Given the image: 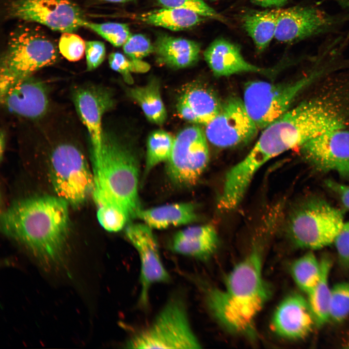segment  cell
<instances>
[{"label":"cell","instance_id":"836d02e7","mask_svg":"<svg viewBox=\"0 0 349 349\" xmlns=\"http://www.w3.org/2000/svg\"><path fill=\"white\" fill-rule=\"evenodd\" d=\"M59 49L62 55L68 61H77L84 55L85 42L73 32H63L60 38Z\"/></svg>","mask_w":349,"mask_h":349},{"label":"cell","instance_id":"60d3db41","mask_svg":"<svg viewBox=\"0 0 349 349\" xmlns=\"http://www.w3.org/2000/svg\"><path fill=\"white\" fill-rule=\"evenodd\" d=\"M5 140V133L4 131H1L0 136V155L1 159H2V157L4 151Z\"/></svg>","mask_w":349,"mask_h":349},{"label":"cell","instance_id":"603a6c76","mask_svg":"<svg viewBox=\"0 0 349 349\" xmlns=\"http://www.w3.org/2000/svg\"><path fill=\"white\" fill-rule=\"evenodd\" d=\"M278 14L277 8L252 12L243 17V27L260 52L268 47L274 37Z\"/></svg>","mask_w":349,"mask_h":349},{"label":"cell","instance_id":"44dd1931","mask_svg":"<svg viewBox=\"0 0 349 349\" xmlns=\"http://www.w3.org/2000/svg\"><path fill=\"white\" fill-rule=\"evenodd\" d=\"M137 217L151 228L160 229L191 223L197 220V215L192 204L181 203L142 209Z\"/></svg>","mask_w":349,"mask_h":349},{"label":"cell","instance_id":"cb8c5ba5","mask_svg":"<svg viewBox=\"0 0 349 349\" xmlns=\"http://www.w3.org/2000/svg\"><path fill=\"white\" fill-rule=\"evenodd\" d=\"M190 107L197 124L205 126L219 113L222 103L211 89L201 85H194L187 89L180 97Z\"/></svg>","mask_w":349,"mask_h":349},{"label":"cell","instance_id":"6da1fadb","mask_svg":"<svg viewBox=\"0 0 349 349\" xmlns=\"http://www.w3.org/2000/svg\"><path fill=\"white\" fill-rule=\"evenodd\" d=\"M68 206L56 195L24 198L4 211L1 229L23 247L42 269L59 271L65 269L69 261L67 252Z\"/></svg>","mask_w":349,"mask_h":349},{"label":"cell","instance_id":"52a82bcc","mask_svg":"<svg viewBox=\"0 0 349 349\" xmlns=\"http://www.w3.org/2000/svg\"><path fill=\"white\" fill-rule=\"evenodd\" d=\"M127 349L201 348L181 299H171L147 326L132 335L125 344Z\"/></svg>","mask_w":349,"mask_h":349},{"label":"cell","instance_id":"f35d334b","mask_svg":"<svg viewBox=\"0 0 349 349\" xmlns=\"http://www.w3.org/2000/svg\"><path fill=\"white\" fill-rule=\"evenodd\" d=\"M178 112L183 119L191 123L197 124V120L193 111L181 98H180L177 104Z\"/></svg>","mask_w":349,"mask_h":349},{"label":"cell","instance_id":"74e56055","mask_svg":"<svg viewBox=\"0 0 349 349\" xmlns=\"http://www.w3.org/2000/svg\"><path fill=\"white\" fill-rule=\"evenodd\" d=\"M326 184L329 189L337 195L343 206L349 210V185L332 180H327Z\"/></svg>","mask_w":349,"mask_h":349},{"label":"cell","instance_id":"9a60e30c","mask_svg":"<svg viewBox=\"0 0 349 349\" xmlns=\"http://www.w3.org/2000/svg\"><path fill=\"white\" fill-rule=\"evenodd\" d=\"M72 99L77 112L88 131L91 154L101 148L103 130L102 118L111 109L113 100L111 93L93 85L78 86L72 92Z\"/></svg>","mask_w":349,"mask_h":349},{"label":"cell","instance_id":"ba28073f","mask_svg":"<svg viewBox=\"0 0 349 349\" xmlns=\"http://www.w3.org/2000/svg\"><path fill=\"white\" fill-rule=\"evenodd\" d=\"M344 223L340 211L323 199L313 198L293 210L287 231L297 246L319 249L334 242Z\"/></svg>","mask_w":349,"mask_h":349},{"label":"cell","instance_id":"4fadbf2b","mask_svg":"<svg viewBox=\"0 0 349 349\" xmlns=\"http://www.w3.org/2000/svg\"><path fill=\"white\" fill-rule=\"evenodd\" d=\"M306 161L321 172L334 171L349 178V130L344 127L325 132L300 147Z\"/></svg>","mask_w":349,"mask_h":349},{"label":"cell","instance_id":"83f0119b","mask_svg":"<svg viewBox=\"0 0 349 349\" xmlns=\"http://www.w3.org/2000/svg\"><path fill=\"white\" fill-rule=\"evenodd\" d=\"M174 138L162 130L152 132L147 142L145 174L159 163L167 161L172 152Z\"/></svg>","mask_w":349,"mask_h":349},{"label":"cell","instance_id":"ab89813d","mask_svg":"<svg viewBox=\"0 0 349 349\" xmlns=\"http://www.w3.org/2000/svg\"><path fill=\"white\" fill-rule=\"evenodd\" d=\"M254 3L263 7H281L289 0H251Z\"/></svg>","mask_w":349,"mask_h":349},{"label":"cell","instance_id":"b9f144b4","mask_svg":"<svg viewBox=\"0 0 349 349\" xmlns=\"http://www.w3.org/2000/svg\"><path fill=\"white\" fill-rule=\"evenodd\" d=\"M105 1L114 3H124L133 1L134 0H103Z\"/></svg>","mask_w":349,"mask_h":349},{"label":"cell","instance_id":"f546056e","mask_svg":"<svg viewBox=\"0 0 349 349\" xmlns=\"http://www.w3.org/2000/svg\"><path fill=\"white\" fill-rule=\"evenodd\" d=\"M85 27L92 30L115 47L123 46L131 35L127 24L117 22L97 23L87 21Z\"/></svg>","mask_w":349,"mask_h":349},{"label":"cell","instance_id":"2e32d148","mask_svg":"<svg viewBox=\"0 0 349 349\" xmlns=\"http://www.w3.org/2000/svg\"><path fill=\"white\" fill-rule=\"evenodd\" d=\"M0 101L11 112L36 119L44 116L48 110V90L44 82L31 76L11 85L0 95Z\"/></svg>","mask_w":349,"mask_h":349},{"label":"cell","instance_id":"ffe728a7","mask_svg":"<svg viewBox=\"0 0 349 349\" xmlns=\"http://www.w3.org/2000/svg\"><path fill=\"white\" fill-rule=\"evenodd\" d=\"M158 62L179 69L194 64L199 59L201 46L198 42L165 33L159 34L153 44Z\"/></svg>","mask_w":349,"mask_h":349},{"label":"cell","instance_id":"8992f818","mask_svg":"<svg viewBox=\"0 0 349 349\" xmlns=\"http://www.w3.org/2000/svg\"><path fill=\"white\" fill-rule=\"evenodd\" d=\"M49 175L56 196L73 207L81 206L94 189L93 173L81 149L68 141L52 148L48 159Z\"/></svg>","mask_w":349,"mask_h":349},{"label":"cell","instance_id":"8fae6325","mask_svg":"<svg viewBox=\"0 0 349 349\" xmlns=\"http://www.w3.org/2000/svg\"><path fill=\"white\" fill-rule=\"evenodd\" d=\"M7 12L11 18L36 22L63 33L73 32L87 21L71 0H15Z\"/></svg>","mask_w":349,"mask_h":349},{"label":"cell","instance_id":"7a4b0ae2","mask_svg":"<svg viewBox=\"0 0 349 349\" xmlns=\"http://www.w3.org/2000/svg\"><path fill=\"white\" fill-rule=\"evenodd\" d=\"M342 125L334 110L320 101H306L290 109L265 127L247 155L227 171L226 186L235 193H246L255 174L267 162Z\"/></svg>","mask_w":349,"mask_h":349},{"label":"cell","instance_id":"9c48e42d","mask_svg":"<svg viewBox=\"0 0 349 349\" xmlns=\"http://www.w3.org/2000/svg\"><path fill=\"white\" fill-rule=\"evenodd\" d=\"M326 68L314 69L288 83H273L261 80L248 82L245 86L243 101L258 128L263 129L288 111L299 94L322 75Z\"/></svg>","mask_w":349,"mask_h":349},{"label":"cell","instance_id":"d4e9b609","mask_svg":"<svg viewBox=\"0 0 349 349\" xmlns=\"http://www.w3.org/2000/svg\"><path fill=\"white\" fill-rule=\"evenodd\" d=\"M128 94L139 105L149 121L159 125L164 123L167 112L158 82L152 81L144 86L131 88Z\"/></svg>","mask_w":349,"mask_h":349},{"label":"cell","instance_id":"d6a6232c","mask_svg":"<svg viewBox=\"0 0 349 349\" xmlns=\"http://www.w3.org/2000/svg\"><path fill=\"white\" fill-rule=\"evenodd\" d=\"M163 8L185 9L192 11L200 15L223 20L222 16L202 0H157Z\"/></svg>","mask_w":349,"mask_h":349},{"label":"cell","instance_id":"484cf974","mask_svg":"<svg viewBox=\"0 0 349 349\" xmlns=\"http://www.w3.org/2000/svg\"><path fill=\"white\" fill-rule=\"evenodd\" d=\"M321 267L320 278L308 293V301L313 313L316 325L322 326L329 319V304L331 289L328 279L332 267L331 259L326 256L320 261Z\"/></svg>","mask_w":349,"mask_h":349},{"label":"cell","instance_id":"e575fe53","mask_svg":"<svg viewBox=\"0 0 349 349\" xmlns=\"http://www.w3.org/2000/svg\"><path fill=\"white\" fill-rule=\"evenodd\" d=\"M127 57L133 60H142L154 52V46L145 36L142 34H131L123 46Z\"/></svg>","mask_w":349,"mask_h":349},{"label":"cell","instance_id":"3957f363","mask_svg":"<svg viewBox=\"0 0 349 349\" xmlns=\"http://www.w3.org/2000/svg\"><path fill=\"white\" fill-rule=\"evenodd\" d=\"M262 264L256 245L230 271L223 288L210 287L205 291L207 305L217 321L233 333L252 339L256 334V317L271 295Z\"/></svg>","mask_w":349,"mask_h":349},{"label":"cell","instance_id":"7402d4cb","mask_svg":"<svg viewBox=\"0 0 349 349\" xmlns=\"http://www.w3.org/2000/svg\"><path fill=\"white\" fill-rule=\"evenodd\" d=\"M144 23L161 27L173 31L186 30L200 23L204 18L192 11L174 8H163L136 16Z\"/></svg>","mask_w":349,"mask_h":349},{"label":"cell","instance_id":"d6986e66","mask_svg":"<svg viewBox=\"0 0 349 349\" xmlns=\"http://www.w3.org/2000/svg\"><path fill=\"white\" fill-rule=\"evenodd\" d=\"M218 244L215 228L205 224L190 226L177 232L173 238L172 248L179 254L206 260L212 255Z\"/></svg>","mask_w":349,"mask_h":349},{"label":"cell","instance_id":"8d00e7d4","mask_svg":"<svg viewBox=\"0 0 349 349\" xmlns=\"http://www.w3.org/2000/svg\"><path fill=\"white\" fill-rule=\"evenodd\" d=\"M333 243L340 263L349 268V222L344 223Z\"/></svg>","mask_w":349,"mask_h":349},{"label":"cell","instance_id":"1f68e13d","mask_svg":"<svg viewBox=\"0 0 349 349\" xmlns=\"http://www.w3.org/2000/svg\"><path fill=\"white\" fill-rule=\"evenodd\" d=\"M111 68L120 73L128 84L133 82L131 72L144 73L150 69V65L142 60H133L126 57L121 53H111L109 57Z\"/></svg>","mask_w":349,"mask_h":349},{"label":"cell","instance_id":"30bf717a","mask_svg":"<svg viewBox=\"0 0 349 349\" xmlns=\"http://www.w3.org/2000/svg\"><path fill=\"white\" fill-rule=\"evenodd\" d=\"M209 162L207 139L203 130L191 126L182 130L174 138L167 160V173L175 184L183 186L195 184Z\"/></svg>","mask_w":349,"mask_h":349},{"label":"cell","instance_id":"4dcf8cb0","mask_svg":"<svg viewBox=\"0 0 349 349\" xmlns=\"http://www.w3.org/2000/svg\"><path fill=\"white\" fill-rule=\"evenodd\" d=\"M349 316V282L338 283L331 289L329 319L341 322Z\"/></svg>","mask_w":349,"mask_h":349},{"label":"cell","instance_id":"5bb4252c","mask_svg":"<svg viewBox=\"0 0 349 349\" xmlns=\"http://www.w3.org/2000/svg\"><path fill=\"white\" fill-rule=\"evenodd\" d=\"M152 229L147 224L133 223L126 228V235L138 254L140 262V304L148 303L150 287L156 283H166L170 275L160 258L158 244Z\"/></svg>","mask_w":349,"mask_h":349},{"label":"cell","instance_id":"f1b7e54d","mask_svg":"<svg viewBox=\"0 0 349 349\" xmlns=\"http://www.w3.org/2000/svg\"><path fill=\"white\" fill-rule=\"evenodd\" d=\"M97 218L106 230L115 232L124 228L130 217L119 204L108 202L97 205Z\"/></svg>","mask_w":349,"mask_h":349},{"label":"cell","instance_id":"7c38bea8","mask_svg":"<svg viewBox=\"0 0 349 349\" xmlns=\"http://www.w3.org/2000/svg\"><path fill=\"white\" fill-rule=\"evenodd\" d=\"M207 140L219 148H230L250 143L258 127L248 114L243 100L232 96L222 103L217 115L205 126Z\"/></svg>","mask_w":349,"mask_h":349},{"label":"cell","instance_id":"d590c367","mask_svg":"<svg viewBox=\"0 0 349 349\" xmlns=\"http://www.w3.org/2000/svg\"><path fill=\"white\" fill-rule=\"evenodd\" d=\"M85 53L87 70L89 71L93 70L98 67L105 59L106 55L105 45L99 41H86Z\"/></svg>","mask_w":349,"mask_h":349},{"label":"cell","instance_id":"5b68a950","mask_svg":"<svg viewBox=\"0 0 349 349\" xmlns=\"http://www.w3.org/2000/svg\"><path fill=\"white\" fill-rule=\"evenodd\" d=\"M57 48L42 32L22 26L13 32L0 60V95L17 80L54 64Z\"/></svg>","mask_w":349,"mask_h":349},{"label":"cell","instance_id":"ac0fdd59","mask_svg":"<svg viewBox=\"0 0 349 349\" xmlns=\"http://www.w3.org/2000/svg\"><path fill=\"white\" fill-rule=\"evenodd\" d=\"M208 66L217 77L244 72L268 74L269 70L254 65L245 60L236 45L222 38L214 40L204 52Z\"/></svg>","mask_w":349,"mask_h":349},{"label":"cell","instance_id":"4316f807","mask_svg":"<svg viewBox=\"0 0 349 349\" xmlns=\"http://www.w3.org/2000/svg\"><path fill=\"white\" fill-rule=\"evenodd\" d=\"M290 271L298 287L307 294L320 278L322 272L320 261L313 253H308L292 263Z\"/></svg>","mask_w":349,"mask_h":349},{"label":"cell","instance_id":"277c9868","mask_svg":"<svg viewBox=\"0 0 349 349\" xmlns=\"http://www.w3.org/2000/svg\"><path fill=\"white\" fill-rule=\"evenodd\" d=\"M91 156L93 196L111 199L126 210L130 218L137 217L142 209L139 169L131 148L114 134L103 130L100 149Z\"/></svg>","mask_w":349,"mask_h":349},{"label":"cell","instance_id":"e0dca14e","mask_svg":"<svg viewBox=\"0 0 349 349\" xmlns=\"http://www.w3.org/2000/svg\"><path fill=\"white\" fill-rule=\"evenodd\" d=\"M316 320L307 300L298 294L286 297L275 309L271 328L278 336L290 339L306 336L313 330Z\"/></svg>","mask_w":349,"mask_h":349}]
</instances>
